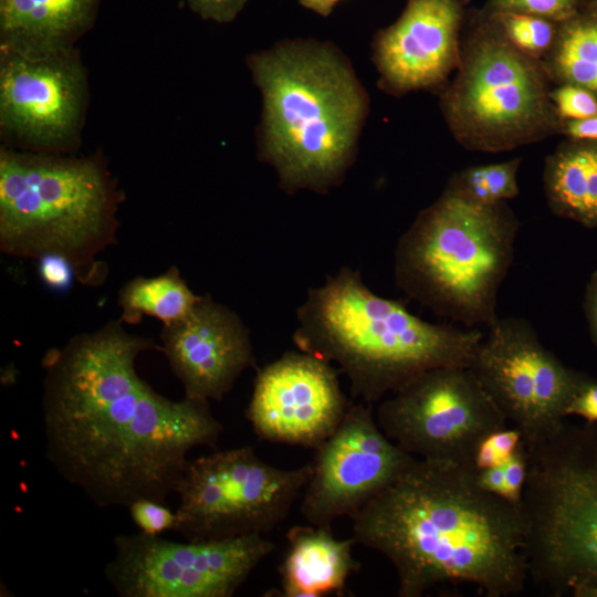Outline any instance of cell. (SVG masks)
Listing matches in <instances>:
<instances>
[{
    "label": "cell",
    "instance_id": "6da1fadb",
    "mask_svg": "<svg viewBox=\"0 0 597 597\" xmlns=\"http://www.w3.org/2000/svg\"><path fill=\"white\" fill-rule=\"evenodd\" d=\"M148 350L161 346L118 318L41 360L45 458L101 509L140 499L166 504L189 452L214 448L223 431L210 402L169 399L138 375L137 357Z\"/></svg>",
    "mask_w": 597,
    "mask_h": 597
},
{
    "label": "cell",
    "instance_id": "7a4b0ae2",
    "mask_svg": "<svg viewBox=\"0 0 597 597\" xmlns=\"http://www.w3.org/2000/svg\"><path fill=\"white\" fill-rule=\"evenodd\" d=\"M349 520L356 543L390 562L399 597L444 585L506 597L528 582L521 504L483 489L471 467L415 458Z\"/></svg>",
    "mask_w": 597,
    "mask_h": 597
},
{
    "label": "cell",
    "instance_id": "3957f363",
    "mask_svg": "<svg viewBox=\"0 0 597 597\" xmlns=\"http://www.w3.org/2000/svg\"><path fill=\"white\" fill-rule=\"evenodd\" d=\"M262 98L259 157L287 193L338 186L358 149L369 96L331 42L293 39L248 60Z\"/></svg>",
    "mask_w": 597,
    "mask_h": 597
},
{
    "label": "cell",
    "instance_id": "277c9868",
    "mask_svg": "<svg viewBox=\"0 0 597 597\" xmlns=\"http://www.w3.org/2000/svg\"><path fill=\"white\" fill-rule=\"evenodd\" d=\"M296 322V347L334 363L353 397L369 405L428 369L469 366L484 334L425 321L374 293L350 268L311 289Z\"/></svg>",
    "mask_w": 597,
    "mask_h": 597
},
{
    "label": "cell",
    "instance_id": "5b68a950",
    "mask_svg": "<svg viewBox=\"0 0 597 597\" xmlns=\"http://www.w3.org/2000/svg\"><path fill=\"white\" fill-rule=\"evenodd\" d=\"M520 227L507 202L481 206L444 187L400 235L395 282L434 314L486 328L499 317L498 295Z\"/></svg>",
    "mask_w": 597,
    "mask_h": 597
},
{
    "label": "cell",
    "instance_id": "8992f818",
    "mask_svg": "<svg viewBox=\"0 0 597 597\" xmlns=\"http://www.w3.org/2000/svg\"><path fill=\"white\" fill-rule=\"evenodd\" d=\"M114 189L92 159L1 151L0 249L40 260L60 256L83 284H101L97 256L117 242Z\"/></svg>",
    "mask_w": 597,
    "mask_h": 597
},
{
    "label": "cell",
    "instance_id": "52a82bcc",
    "mask_svg": "<svg viewBox=\"0 0 597 597\" xmlns=\"http://www.w3.org/2000/svg\"><path fill=\"white\" fill-rule=\"evenodd\" d=\"M524 443L528 580L556 597H597V421H564Z\"/></svg>",
    "mask_w": 597,
    "mask_h": 597
},
{
    "label": "cell",
    "instance_id": "ba28073f",
    "mask_svg": "<svg viewBox=\"0 0 597 597\" xmlns=\"http://www.w3.org/2000/svg\"><path fill=\"white\" fill-rule=\"evenodd\" d=\"M464 23L459 65L440 93V109L458 144L500 153L561 134L541 61L512 45L482 11Z\"/></svg>",
    "mask_w": 597,
    "mask_h": 597
},
{
    "label": "cell",
    "instance_id": "9c48e42d",
    "mask_svg": "<svg viewBox=\"0 0 597 597\" xmlns=\"http://www.w3.org/2000/svg\"><path fill=\"white\" fill-rule=\"evenodd\" d=\"M311 474V463L277 468L250 446L189 460L175 490L172 532L187 541L264 535L286 519Z\"/></svg>",
    "mask_w": 597,
    "mask_h": 597
},
{
    "label": "cell",
    "instance_id": "30bf717a",
    "mask_svg": "<svg viewBox=\"0 0 597 597\" xmlns=\"http://www.w3.org/2000/svg\"><path fill=\"white\" fill-rule=\"evenodd\" d=\"M381 431L407 453L472 468L481 441L507 421L469 366L428 369L378 402Z\"/></svg>",
    "mask_w": 597,
    "mask_h": 597
},
{
    "label": "cell",
    "instance_id": "8fae6325",
    "mask_svg": "<svg viewBox=\"0 0 597 597\" xmlns=\"http://www.w3.org/2000/svg\"><path fill=\"white\" fill-rule=\"evenodd\" d=\"M274 549L262 534L175 542L139 531L115 536L104 576L119 597H230Z\"/></svg>",
    "mask_w": 597,
    "mask_h": 597
},
{
    "label": "cell",
    "instance_id": "7c38bea8",
    "mask_svg": "<svg viewBox=\"0 0 597 597\" xmlns=\"http://www.w3.org/2000/svg\"><path fill=\"white\" fill-rule=\"evenodd\" d=\"M469 367L525 442L563 425L587 377L567 367L530 322L515 316L498 317L486 327Z\"/></svg>",
    "mask_w": 597,
    "mask_h": 597
},
{
    "label": "cell",
    "instance_id": "4fadbf2b",
    "mask_svg": "<svg viewBox=\"0 0 597 597\" xmlns=\"http://www.w3.org/2000/svg\"><path fill=\"white\" fill-rule=\"evenodd\" d=\"M300 511L312 525L350 517L386 488L416 457L379 428L373 405L357 402L316 449Z\"/></svg>",
    "mask_w": 597,
    "mask_h": 597
},
{
    "label": "cell",
    "instance_id": "5bb4252c",
    "mask_svg": "<svg viewBox=\"0 0 597 597\" xmlns=\"http://www.w3.org/2000/svg\"><path fill=\"white\" fill-rule=\"evenodd\" d=\"M348 406L336 368L298 349L258 370L245 416L262 440L316 449Z\"/></svg>",
    "mask_w": 597,
    "mask_h": 597
},
{
    "label": "cell",
    "instance_id": "9a60e30c",
    "mask_svg": "<svg viewBox=\"0 0 597 597\" xmlns=\"http://www.w3.org/2000/svg\"><path fill=\"white\" fill-rule=\"evenodd\" d=\"M465 3L407 0L400 17L373 41L379 88L395 96L440 92L460 62Z\"/></svg>",
    "mask_w": 597,
    "mask_h": 597
},
{
    "label": "cell",
    "instance_id": "2e32d148",
    "mask_svg": "<svg viewBox=\"0 0 597 597\" xmlns=\"http://www.w3.org/2000/svg\"><path fill=\"white\" fill-rule=\"evenodd\" d=\"M0 121L2 126L42 146H57L76 128L83 102V75L57 51L2 46Z\"/></svg>",
    "mask_w": 597,
    "mask_h": 597
},
{
    "label": "cell",
    "instance_id": "e0dca14e",
    "mask_svg": "<svg viewBox=\"0 0 597 597\" xmlns=\"http://www.w3.org/2000/svg\"><path fill=\"white\" fill-rule=\"evenodd\" d=\"M159 338L188 399L220 401L247 369L255 367L248 327L209 294L201 295L184 318L163 326Z\"/></svg>",
    "mask_w": 597,
    "mask_h": 597
},
{
    "label": "cell",
    "instance_id": "ac0fdd59",
    "mask_svg": "<svg viewBox=\"0 0 597 597\" xmlns=\"http://www.w3.org/2000/svg\"><path fill=\"white\" fill-rule=\"evenodd\" d=\"M287 552L279 568L284 597H322L343 593L348 577L358 569L352 538L334 536L332 527L308 524L286 534Z\"/></svg>",
    "mask_w": 597,
    "mask_h": 597
},
{
    "label": "cell",
    "instance_id": "d6986e66",
    "mask_svg": "<svg viewBox=\"0 0 597 597\" xmlns=\"http://www.w3.org/2000/svg\"><path fill=\"white\" fill-rule=\"evenodd\" d=\"M543 186L555 216L597 228V140L562 142L545 159Z\"/></svg>",
    "mask_w": 597,
    "mask_h": 597
},
{
    "label": "cell",
    "instance_id": "ffe728a7",
    "mask_svg": "<svg viewBox=\"0 0 597 597\" xmlns=\"http://www.w3.org/2000/svg\"><path fill=\"white\" fill-rule=\"evenodd\" d=\"M98 0H0L4 45L57 51L91 20Z\"/></svg>",
    "mask_w": 597,
    "mask_h": 597
},
{
    "label": "cell",
    "instance_id": "44dd1931",
    "mask_svg": "<svg viewBox=\"0 0 597 597\" xmlns=\"http://www.w3.org/2000/svg\"><path fill=\"white\" fill-rule=\"evenodd\" d=\"M201 295L188 286L176 266L164 273L127 281L118 292L121 321L138 324L144 315L159 320L163 326L180 321L190 313Z\"/></svg>",
    "mask_w": 597,
    "mask_h": 597
},
{
    "label": "cell",
    "instance_id": "7402d4cb",
    "mask_svg": "<svg viewBox=\"0 0 597 597\" xmlns=\"http://www.w3.org/2000/svg\"><path fill=\"white\" fill-rule=\"evenodd\" d=\"M542 64L552 84H572L597 96V14L580 12L559 24Z\"/></svg>",
    "mask_w": 597,
    "mask_h": 597
},
{
    "label": "cell",
    "instance_id": "603a6c76",
    "mask_svg": "<svg viewBox=\"0 0 597 597\" xmlns=\"http://www.w3.org/2000/svg\"><path fill=\"white\" fill-rule=\"evenodd\" d=\"M521 158L474 165L454 172L446 188L481 206L506 202L520 193L517 171Z\"/></svg>",
    "mask_w": 597,
    "mask_h": 597
},
{
    "label": "cell",
    "instance_id": "cb8c5ba5",
    "mask_svg": "<svg viewBox=\"0 0 597 597\" xmlns=\"http://www.w3.org/2000/svg\"><path fill=\"white\" fill-rule=\"evenodd\" d=\"M483 13L512 45L534 60L542 62L556 41L559 24L551 20L521 12Z\"/></svg>",
    "mask_w": 597,
    "mask_h": 597
},
{
    "label": "cell",
    "instance_id": "d4e9b609",
    "mask_svg": "<svg viewBox=\"0 0 597 597\" xmlns=\"http://www.w3.org/2000/svg\"><path fill=\"white\" fill-rule=\"evenodd\" d=\"M583 4L584 0H488L482 11L527 13L561 24L579 14Z\"/></svg>",
    "mask_w": 597,
    "mask_h": 597
},
{
    "label": "cell",
    "instance_id": "484cf974",
    "mask_svg": "<svg viewBox=\"0 0 597 597\" xmlns=\"http://www.w3.org/2000/svg\"><path fill=\"white\" fill-rule=\"evenodd\" d=\"M522 441L521 432L514 427H506L491 433L476 448L472 461L473 470L479 471L502 464Z\"/></svg>",
    "mask_w": 597,
    "mask_h": 597
},
{
    "label": "cell",
    "instance_id": "4316f807",
    "mask_svg": "<svg viewBox=\"0 0 597 597\" xmlns=\"http://www.w3.org/2000/svg\"><path fill=\"white\" fill-rule=\"evenodd\" d=\"M549 96L563 121L583 119L597 115V96L584 87L559 84L552 87Z\"/></svg>",
    "mask_w": 597,
    "mask_h": 597
},
{
    "label": "cell",
    "instance_id": "83f0119b",
    "mask_svg": "<svg viewBox=\"0 0 597 597\" xmlns=\"http://www.w3.org/2000/svg\"><path fill=\"white\" fill-rule=\"evenodd\" d=\"M128 511L135 525L145 534L160 535L174 530L176 514L165 503L140 499L132 503Z\"/></svg>",
    "mask_w": 597,
    "mask_h": 597
},
{
    "label": "cell",
    "instance_id": "f1b7e54d",
    "mask_svg": "<svg viewBox=\"0 0 597 597\" xmlns=\"http://www.w3.org/2000/svg\"><path fill=\"white\" fill-rule=\"evenodd\" d=\"M503 472L501 496L516 504H521L527 473V453L524 440L513 451L510 458L503 462Z\"/></svg>",
    "mask_w": 597,
    "mask_h": 597
},
{
    "label": "cell",
    "instance_id": "f546056e",
    "mask_svg": "<svg viewBox=\"0 0 597 597\" xmlns=\"http://www.w3.org/2000/svg\"><path fill=\"white\" fill-rule=\"evenodd\" d=\"M566 413L567 417L578 416L588 422L597 421V379L587 375L573 397Z\"/></svg>",
    "mask_w": 597,
    "mask_h": 597
},
{
    "label": "cell",
    "instance_id": "4dcf8cb0",
    "mask_svg": "<svg viewBox=\"0 0 597 597\" xmlns=\"http://www.w3.org/2000/svg\"><path fill=\"white\" fill-rule=\"evenodd\" d=\"M39 261L40 277L52 289L65 290L75 277L73 268L63 258L44 256Z\"/></svg>",
    "mask_w": 597,
    "mask_h": 597
},
{
    "label": "cell",
    "instance_id": "1f68e13d",
    "mask_svg": "<svg viewBox=\"0 0 597 597\" xmlns=\"http://www.w3.org/2000/svg\"><path fill=\"white\" fill-rule=\"evenodd\" d=\"M247 0H189L193 9L203 18L218 22L234 19Z\"/></svg>",
    "mask_w": 597,
    "mask_h": 597
},
{
    "label": "cell",
    "instance_id": "d6a6232c",
    "mask_svg": "<svg viewBox=\"0 0 597 597\" xmlns=\"http://www.w3.org/2000/svg\"><path fill=\"white\" fill-rule=\"evenodd\" d=\"M559 135L572 140H597V115L583 119L563 121Z\"/></svg>",
    "mask_w": 597,
    "mask_h": 597
},
{
    "label": "cell",
    "instance_id": "836d02e7",
    "mask_svg": "<svg viewBox=\"0 0 597 597\" xmlns=\"http://www.w3.org/2000/svg\"><path fill=\"white\" fill-rule=\"evenodd\" d=\"M584 311L591 341L597 346V270L591 274L586 287Z\"/></svg>",
    "mask_w": 597,
    "mask_h": 597
},
{
    "label": "cell",
    "instance_id": "e575fe53",
    "mask_svg": "<svg viewBox=\"0 0 597 597\" xmlns=\"http://www.w3.org/2000/svg\"><path fill=\"white\" fill-rule=\"evenodd\" d=\"M341 0H298L306 9L322 15L327 17Z\"/></svg>",
    "mask_w": 597,
    "mask_h": 597
},
{
    "label": "cell",
    "instance_id": "d590c367",
    "mask_svg": "<svg viewBox=\"0 0 597 597\" xmlns=\"http://www.w3.org/2000/svg\"><path fill=\"white\" fill-rule=\"evenodd\" d=\"M584 4H587L586 12L597 14V0H584Z\"/></svg>",
    "mask_w": 597,
    "mask_h": 597
}]
</instances>
